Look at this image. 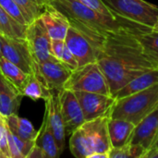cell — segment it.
Segmentation results:
<instances>
[{
	"mask_svg": "<svg viewBox=\"0 0 158 158\" xmlns=\"http://www.w3.org/2000/svg\"><path fill=\"white\" fill-rule=\"evenodd\" d=\"M147 56L158 67V31H149L136 34Z\"/></svg>",
	"mask_w": 158,
	"mask_h": 158,
	"instance_id": "obj_24",
	"label": "cell"
},
{
	"mask_svg": "<svg viewBox=\"0 0 158 158\" xmlns=\"http://www.w3.org/2000/svg\"><path fill=\"white\" fill-rule=\"evenodd\" d=\"M120 17L151 29L158 19V6L144 0H103Z\"/></svg>",
	"mask_w": 158,
	"mask_h": 158,
	"instance_id": "obj_6",
	"label": "cell"
},
{
	"mask_svg": "<svg viewBox=\"0 0 158 158\" xmlns=\"http://www.w3.org/2000/svg\"><path fill=\"white\" fill-rule=\"evenodd\" d=\"M26 29L27 26L18 22L0 6V33L1 34L12 38L25 39Z\"/></svg>",
	"mask_w": 158,
	"mask_h": 158,
	"instance_id": "obj_21",
	"label": "cell"
},
{
	"mask_svg": "<svg viewBox=\"0 0 158 158\" xmlns=\"http://www.w3.org/2000/svg\"><path fill=\"white\" fill-rule=\"evenodd\" d=\"M20 8L28 23L30 24L42 14L44 4V0H14Z\"/></svg>",
	"mask_w": 158,
	"mask_h": 158,
	"instance_id": "obj_26",
	"label": "cell"
},
{
	"mask_svg": "<svg viewBox=\"0 0 158 158\" xmlns=\"http://www.w3.org/2000/svg\"><path fill=\"white\" fill-rule=\"evenodd\" d=\"M2 56L17 65L27 74L33 73L35 61L26 39L12 38L0 33Z\"/></svg>",
	"mask_w": 158,
	"mask_h": 158,
	"instance_id": "obj_9",
	"label": "cell"
},
{
	"mask_svg": "<svg viewBox=\"0 0 158 158\" xmlns=\"http://www.w3.org/2000/svg\"><path fill=\"white\" fill-rule=\"evenodd\" d=\"M0 6L20 24L25 26L29 25L26 18L14 0H0Z\"/></svg>",
	"mask_w": 158,
	"mask_h": 158,
	"instance_id": "obj_28",
	"label": "cell"
},
{
	"mask_svg": "<svg viewBox=\"0 0 158 158\" xmlns=\"http://www.w3.org/2000/svg\"><path fill=\"white\" fill-rule=\"evenodd\" d=\"M7 127L19 139L25 141H35L38 131L34 130L31 121L26 118H20L18 114H13L6 118Z\"/></svg>",
	"mask_w": 158,
	"mask_h": 158,
	"instance_id": "obj_20",
	"label": "cell"
},
{
	"mask_svg": "<svg viewBox=\"0 0 158 158\" xmlns=\"http://www.w3.org/2000/svg\"><path fill=\"white\" fill-rule=\"evenodd\" d=\"M20 93L23 96H28L32 100L44 99L45 100L52 91L48 90L43 85V83L37 79L34 73L29 74L24 85L22 86Z\"/></svg>",
	"mask_w": 158,
	"mask_h": 158,
	"instance_id": "obj_23",
	"label": "cell"
},
{
	"mask_svg": "<svg viewBox=\"0 0 158 158\" xmlns=\"http://www.w3.org/2000/svg\"><path fill=\"white\" fill-rule=\"evenodd\" d=\"M65 43L77 59L79 68L97 61L96 51L93 44L74 27L70 26L69 28Z\"/></svg>",
	"mask_w": 158,
	"mask_h": 158,
	"instance_id": "obj_12",
	"label": "cell"
},
{
	"mask_svg": "<svg viewBox=\"0 0 158 158\" xmlns=\"http://www.w3.org/2000/svg\"><path fill=\"white\" fill-rule=\"evenodd\" d=\"M7 124L6 118L0 113V158H11L7 143Z\"/></svg>",
	"mask_w": 158,
	"mask_h": 158,
	"instance_id": "obj_29",
	"label": "cell"
},
{
	"mask_svg": "<svg viewBox=\"0 0 158 158\" xmlns=\"http://www.w3.org/2000/svg\"><path fill=\"white\" fill-rule=\"evenodd\" d=\"M136 34L128 31L112 34L96 51V62L112 95L131 80L158 68L144 53Z\"/></svg>",
	"mask_w": 158,
	"mask_h": 158,
	"instance_id": "obj_1",
	"label": "cell"
},
{
	"mask_svg": "<svg viewBox=\"0 0 158 158\" xmlns=\"http://www.w3.org/2000/svg\"><path fill=\"white\" fill-rule=\"evenodd\" d=\"M82 109L85 121L110 114L117 99L113 95L89 92H74Z\"/></svg>",
	"mask_w": 158,
	"mask_h": 158,
	"instance_id": "obj_10",
	"label": "cell"
},
{
	"mask_svg": "<svg viewBox=\"0 0 158 158\" xmlns=\"http://www.w3.org/2000/svg\"><path fill=\"white\" fill-rule=\"evenodd\" d=\"M26 158H45V156L43 150L36 143H34Z\"/></svg>",
	"mask_w": 158,
	"mask_h": 158,
	"instance_id": "obj_33",
	"label": "cell"
},
{
	"mask_svg": "<svg viewBox=\"0 0 158 158\" xmlns=\"http://www.w3.org/2000/svg\"><path fill=\"white\" fill-rule=\"evenodd\" d=\"M0 70L3 75L8 81H10L20 92L29 74L24 72L20 68L7 60L3 56L0 57Z\"/></svg>",
	"mask_w": 158,
	"mask_h": 158,
	"instance_id": "obj_22",
	"label": "cell"
},
{
	"mask_svg": "<svg viewBox=\"0 0 158 158\" xmlns=\"http://www.w3.org/2000/svg\"><path fill=\"white\" fill-rule=\"evenodd\" d=\"M135 127L136 125L131 121L110 118L108 120V132L112 148L120 147L131 143Z\"/></svg>",
	"mask_w": 158,
	"mask_h": 158,
	"instance_id": "obj_17",
	"label": "cell"
},
{
	"mask_svg": "<svg viewBox=\"0 0 158 158\" xmlns=\"http://www.w3.org/2000/svg\"><path fill=\"white\" fill-rule=\"evenodd\" d=\"M158 106V83L126 97L117 99L110 118L131 121L137 125Z\"/></svg>",
	"mask_w": 158,
	"mask_h": 158,
	"instance_id": "obj_4",
	"label": "cell"
},
{
	"mask_svg": "<svg viewBox=\"0 0 158 158\" xmlns=\"http://www.w3.org/2000/svg\"><path fill=\"white\" fill-rule=\"evenodd\" d=\"M152 30H153V31H158V19L157 21H156V23L155 24V26L152 28Z\"/></svg>",
	"mask_w": 158,
	"mask_h": 158,
	"instance_id": "obj_35",
	"label": "cell"
},
{
	"mask_svg": "<svg viewBox=\"0 0 158 158\" xmlns=\"http://www.w3.org/2000/svg\"><path fill=\"white\" fill-rule=\"evenodd\" d=\"M153 147H156V148H158V139H157V141H156V143H155V145H154Z\"/></svg>",
	"mask_w": 158,
	"mask_h": 158,
	"instance_id": "obj_36",
	"label": "cell"
},
{
	"mask_svg": "<svg viewBox=\"0 0 158 158\" xmlns=\"http://www.w3.org/2000/svg\"><path fill=\"white\" fill-rule=\"evenodd\" d=\"M64 89L112 95L108 81L97 62L90 63L71 72Z\"/></svg>",
	"mask_w": 158,
	"mask_h": 158,
	"instance_id": "obj_5",
	"label": "cell"
},
{
	"mask_svg": "<svg viewBox=\"0 0 158 158\" xmlns=\"http://www.w3.org/2000/svg\"><path fill=\"white\" fill-rule=\"evenodd\" d=\"M60 61L72 71L79 68V64H78L77 59L75 58V56H73V54L70 52V50L68 48L67 45L64 49V52L62 54V57H61Z\"/></svg>",
	"mask_w": 158,
	"mask_h": 158,
	"instance_id": "obj_30",
	"label": "cell"
},
{
	"mask_svg": "<svg viewBox=\"0 0 158 158\" xmlns=\"http://www.w3.org/2000/svg\"><path fill=\"white\" fill-rule=\"evenodd\" d=\"M156 83H158V68L149 70L131 80L125 86L119 89L116 94H114L113 96L116 99H120L132 94L143 91Z\"/></svg>",
	"mask_w": 158,
	"mask_h": 158,
	"instance_id": "obj_18",
	"label": "cell"
},
{
	"mask_svg": "<svg viewBox=\"0 0 158 158\" xmlns=\"http://www.w3.org/2000/svg\"><path fill=\"white\" fill-rule=\"evenodd\" d=\"M147 150L141 144L129 143L123 146L112 148L109 158H144Z\"/></svg>",
	"mask_w": 158,
	"mask_h": 158,
	"instance_id": "obj_25",
	"label": "cell"
},
{
	"mask_svg": "<svg viewBox=\"0 0 158 158\" xmlns=\"http://www.w3.org/2000/svg\"><path fill=\"white\" fill-rule=\"evenodd\" d=\"M57 94L59 97L65 130L68 136L81 126L85 122V119L81 104L73 91L62 89L57 92Z\"/></svg>",
	"mask_w": 158,
	"mask_h": 158,
	"instance_id": "obj_11",
	"label": "cell"
},
{
	"mask_svg": "<svg viewBox=\"0 0 158 158\" xmlns=\"http://www.w3.org/2000/svg\"><path fill=\"white\" fill-rule=\"evenodd\" d=\"M7 143H8V149H9V153H10V157L11 158H23L17 144L16 142L14 140L13 137V133L11 132V131L9 130V128L7 127Z\"/></svg>",
	"mask_w": 158,
	"mask_h": 158,
	"instance_id": "obj_32",
	"label": "cell"
},
{
	"mask_svg": "<svg viewBox=\"0 0 158 158\" xmlns=\"http://www.w3.org/2000/svg\"><path fill=\"white\" fill-rule=\"evenodd\" d=\"M44 4H48L63 13L69 20L70 26L82 33L95 51L103 46L110 35L117 32L128 31L138 34L151 31L128 19H117L105 16L78 0H44Z\"/></svg>",
	"mask_w": 158,
	"mask_h": 158,
	"instance_id": "obj_2",
	"label": "cell"
},
{
	"mask_svg": "<svg viewBox=\"0 0 158 158\" xmlns=\"http://www.w3.org/2000/svg\"><path fill=\"white\" fill-rule=\"evenodd\" d=\"M72 70L56 58L45 60L34 64L33 73L37 79L48 90L58 92L64 89V85L71 75Z\"/></svg>",
	"mask_w": 158,
	"mask_h": 158,
	"instance_id": "obj_7",
	"label": "cell"
},
{
	"mask_svg": "<svg viewBox=\"0 0 158 158\" xmlns=\"http://www.w3.org/2000/svg\"><path fill=\"white\" fill-rule=\"evenodd\" d=\"M65 47H66L65 40H54V39H51V52H52V55L56 59H58L59 61L61 60L62 54L64 52Z\"/></svg>",
	"mask_w": 158,
	"mask_h": 158,
	"instance_id": "obj_31",
	"label": "cell"
},
{
	"mask_svg": "<svg viewBox=\"0 0 158 158\" xmlns=\"http://www.w3.org/2000/svg\"><path fill=\"white\" fill-rule=\"evenodd\" d=\"M23 95L0 70V113L5 117L18 114Z\"/></svg>",
	"mask_w": 158,
	"mask_h": 158,
	"instance_id": "obj_16",
	"label": "cell"
},
{
	"mask_svg": "<svg viewBox=\"0 0 158 158\" xmlns=\"http://www.w3.org/2000/svg\"><path fill=\"white\" fill-rule=\"evenodd\" d=\"M45 101V112L44 117L47 119L48 125L51 131L53 132L56 141L57 143L60 153L62 154L65 150L66 143V130L63 121V117L61 114L59 97L57 92L55 94L52 92L50 95L44 100Z\"/></svg>",
	"mask_w": 158,
	"mask_h": 158,
	"instance_id": "obj_13",
	"label": "cell"
},
{
	"mask_svg": "<svg viewBox=\"0 0 158 158\" xmlns=\"http://www.w3.org/2000/svg\"><path fill=\"white\" fill-rule=\"evenodd\" d=\"M48 34L54 40H65L69 28L70 27L68 18L56 7L44 4V8L40 15Z\"/></svg>",
	"mask_w": 158,
	"mask_h": 158,
	"instance_id": "obj_15",
	"label": "cell"
},
{
	"mask_svg": "<svg viewBox=\"0 0 158 158\" xmlns=\"http://www.w3.org/2000/svg\"><path fill=\"white\" fill-rule=\"evenodd\" d=\"M144 158H158V148H156V147L150 148L146 152Z\"/></svg>",
	"mask_w": 158,
	"mask_h": 158,
	"instance_id": "obj_34",
	"label": "cell"
},
{
	"mask_svg": "<svg viewBox=\"0 0 158 158\" xmlns=\"http://www.w3.org/2000/svg\"><path fill=\"white\" fill-rule=\"evenodd\" d=\"M157 139L158 106L154 111L136 125L131 143L141 144L148 151L155 145Z\"/></svg>",
	"mask_w": 158,
	"mask_h": 158,
	"instance_id": "obj_14",
	"label": "cell"
},
{
	"mask_svg": "<svg viewBox=\"0 0 158 158\" xmlns=\"http://www.w3.org/2000/svg\"><path fill=\"white\" fill-rule=\"evenodd\" d=\"M110 114L85 121L70 134L69 150L76 158H91L94 154H104L109 158L112 149L108 120Z\"/></svg>",
	"mask_w": 158,
	"mask_h": 158,
	"instance_id": "obj_3",
	"label": "cell"
},
{
	"mask_svg": "<svg viewBox=\"0 0 158 158\" xmlns=\"http://www.w3.org/2000/svg\"><path fill=\"white\" fill-rule=\"evenodd\" d=\"M35 143L43 150L45 158H57L61 155L56 138L51 131L47 119L44 116L42 126L38 131Z\"/></svg>",
	"mask_w": 158,
	"mask_h": 158,
	"instance_id": "obj_19",
	"label": "cell"
},
{
	"mask_svg": "<svg viewBox=\"0 0 158 158\" xmlns=\"http://www.w3.org/2000/svg\"><path fill=\"white\" fill-rule=\"evenodd\" d=\"M25 39L36 63L56 58L51 52V38L40 17L27 26Z\"/></svg>",
	"mask_w": 158,
	"mask_h": 158,
	"instance_id": "obj_8",
	"label": "cell"
},
{
	"mask_svg": "<svg viewBox=\"0 0 158 158\" xmlns=\"http://www.w3.org/2000/svg\"><path fill=\"white\" fill-rule=\"evenodd\" d=\"M2 56V49H1V42H0V57Z\"/></svg>",
	"mask_w": 158,
	"mask_h": 158,
	"instance_id": "obj_37",
	"label": "cell"
},
{
	"mask_svg": "<svg viewBox=\"0 0 158 158\" xmlns=\"http://www.w3.org/2000/svg\"><path fill=\"white\" fill-rule=\"evenodd\" d=\"M78 1L81 2V4L85 5L86 6L92 8L93 10H94L98 13H101L105 16H107V17H110L113 19H126L120 17L119 15H118L103 0H78Z\"/></svg>",
	"mask_w": 158,
	"mask_h": 158,
	"instance_id": "obj_27",
	"label": "cell"
}]
</instances>
